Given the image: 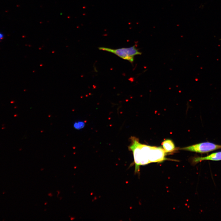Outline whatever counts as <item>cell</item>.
<instances>
[{
	"label": "cell",
	"mask_w": 221,
	"mask_h": 221,
	"mask_svg": "<svg viewBox=\"0 0 221 221\" xmlns=\"http://www.w3.org/2000/svg\"><path fill=\"white\" fill-rule=\"evenodd\" d=\"M163 148L166 153L173 151L175 149V146L173 141L170 139H166L162 143Z\"/></svg>",
	"instance_id": "obj_5"
},
{
	"label": "cell",
	"mask_w": 221,
	"mask_h": 221,
	"mask_svg": "<svg viewBox=\"0 0 221 221\" xmlns=\"http://www.w3.org/2000/svg\"><path fill=\"white\" fill-rule=\"evenodd\" d=\"M73 128L76 130H80L83 128L85 126L84 122L82 121H77L73 124Z\"/></svg>",
	"instance_id": "obj_6"
},
{
	"label": "cell",
	"mask_w": 221,
	"mask_h": 221,
	"mask_svg": "<svg viewBox=\"0 0 221 221\" xmlns=\"http://www.w3.org/2000/svg\"><path fill=\"white\" fill-rule=\"evenodd\" d=\"M221 145L207 142L194 144L181 148V149L198 153H204L221 149Z\"/></svg>",
	"instance_id": "obj_3"
},
{
	"label": "cell",
	"mask_w": 221,
	"mask_h": 221,
	"mask_svg": "<svg viewBox=\"0 0 221 221\" xmlns=\"http://www.w3.org/2000/svg\"><path fill=\"white\" fill-rule=\"evenodd\" d=\"M98 48L100 50L113 53L123 59L128 60L131 63L133 62L134 56H135L142 54V52L139 51L136 48L135 45L129 48H122L116 49L103 47H100Z\"/></svg>",
	"instance_id": "obj_2"
},
{
	"label": "cell",
	"mask_w": 221,
	"mask_h": 221,
	"mask_svg": "<svg viewBox=\"0 0 221 221\" xmlns=\"http://www.w3.org/2000/svg\"><path fill=\"white\" fill-rule=\"evenodd\" d=\"M210 160L219 161L221 160V151L213 153L204 157H198L195 158L193 161L196 163L204 161Z\"/></svg>",
	"instance_id": "obj_4"
},
{
	"label": "cell",
	"mask_w": 221,
	"mask_h": 221,
	"mask_svg": "<svg viewBox=\"0 0 221 221\" xmlns=\"http://www.w3.org/2000/svg\"><path fill=\"white\" fill-rule=\"evenodd\" d=\"M3 37V35L0 33V40L2 39Z\"/></svg>",
	"instance_id": "obj_7"
},
{
	"label": "cell",
	"mask_w": 221,
	"mask_h": 221,
	"mask_svg": "<svg viewBox=\"0 0 221 221\" xmlns=\"http://www.w3.org/2000/svg\"><path fill=\"white\" fill-rule=\"evenodd\" d=\"M130 139L131 143L128 149L133 153L135 173L139 172L141 165L167 160L165 157L166 152L161 147L141 144L138 139L134 137H131Z\"/></svg>",
	"instance_id": "obj_1"
}]
</instances>
